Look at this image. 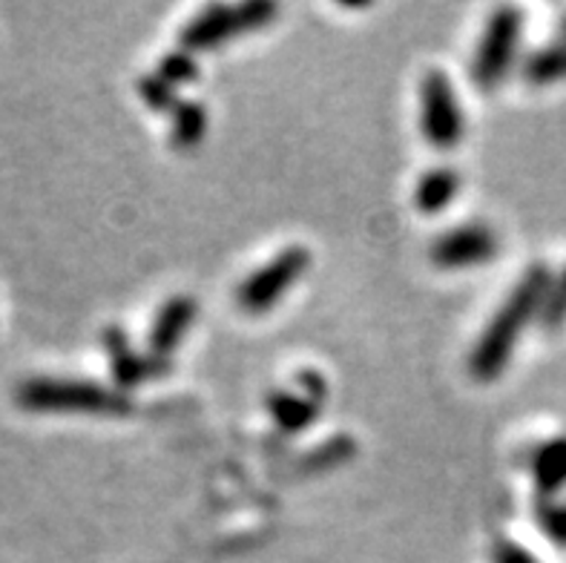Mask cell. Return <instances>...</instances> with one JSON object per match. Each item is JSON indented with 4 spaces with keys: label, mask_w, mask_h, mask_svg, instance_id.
Instances as JSON below:
<instances>
[{
    "label": "cell",
    "mask_w": 566,
    "mask_h": 563,
    "mask_svg": "<svg viewBox=\"0 0 566 563\" xmlns=\"http://www.w3.org/2000/svg\"><path fill=\"white\" fill-rule=\"evenodd\" d=\"M549 279H553L549 268L532 264L530 271L521 277V282L512 288L506 302L497 307V314L483 329V334L478 336V343L469 354V374L478 383H492L506 372V365L515 354L517 336L524 334L526 325L538 316Z\"/></svg>",
    "instance_id": "cell-1"
},
{
    "label": "cell",
    "mask_w": 566,
    "mask_h": 563,
    "mask_svg": "<svg viewBox=\"0 0 566 563\" xmlns=\"http://www.w3.org/2000/svg\"><path fill=\"white\" fill-rule=\"evenodd\" d=\"M18 406L38 414H93V417H124L133 408L118 388L95 379L75 377H32L14 392Z\"/></svg>",
    "instance_id": "cell-2"
},
{
    "label": "cell",
    "mask_w": 566,
    "mask_h": 563,
    "mask_svg": "<svg viewBox=\"0 0 566 563\" xmlns=\"http://www.w3.org/2000/svg\"><path fill=\"white\" fill-rule=\"evenodd\" d=\"M280 14V7L271 0H244V3H210L193 21L181 29L179 43L187 52H210L239 35H251L265 29Z\"/></svg>",
    "instance_id": "cell-3"
},
{
    "label": "cell",
    "mask_w": 566,
    "mask_h": 563,
    "mask_svg": "<svg viewBox=\"0 0 566 563\" xmlns=\"http://www.w3.org/2000/svg\"><path fill=\"white\" fill-rule=\"evenodd\" d=\"M420 129L429 147L454 150L467 136V115L452 79L443 70H429L420 84Z\"/></svg>",
    "instance_id": "cell-4"
},
{
    "label": "cell",
    "mask_w": 566,
    "mask_h": 563,
    "mask_svg": "<svg viewBox=\"0 0 566 563\" xmlns=\"http://www.w3.org/2000/svg\"><path fill=\"white\" fill-rule=\"evenodd\" d=\"M311 268V253L308 248H285L280 250L271 262L244 279L242 285L237 288V305L242 307L244 314H268L273 307L280 305L282 296L294 285H300V279Z\"/></svg>",
    "instance_id": "cell-5"
},
{
    "label": "cell",
    "mask_w": 566,
    "mask_h": 563,
    "mask_svg": "<svg viewBox=\"0 0 566 563\" xmlns=\"http://www.w3.org/2000/svg\"><path fill=\"white\" fill-rule=\"evenodd\" d=\"M521 32H524V14L515 7H503L492 12L486 29H483L481 43L474 50L472 58V81L481 90H495L512 70L515 61L517 43H521Z\"/></svg>",
    "instance_id": "cell-6"
},
{
    "label": "cell",
    "mask_w": 566,
    "mask_h": 563,
    "mask_svg": "<svg viewBox=\"0 0 566 563\" xmlns=\"http://www.w3.org/2000/svg\"><path fill=\"white\" fill-rule=\"evenodd\" d=\"M501 242L497 233L481 221H469L458 228L446 230L438 242L431 244V262L443 271H460V268H478L497 257Z\"/></svg>",
    "instance_id": "cell-7"
},
{
    "label": "cell",
    "mask_w": 566,
    "mask_h": 563,
    "mask_svg": "<svg viewBox=\"0 0 566 563\" xmlns=\"http://www.w3.org/2000/svg\"><path fill=\"white\" fill-rule=\"evenodd\" d=\"M104 351H107L109 372H113L118 392H129V388H136V385L147 383V379H156L170 372L167 359L153 357L150 351L147 354L136 351L129 345L127 334L122 329H115V325L104 331Z\"/></svg>",
    "instance_id": "cell-8"
},
{
    "label": "cell",
    "mask_w": 566,
    "mask_h": 563,
    "mask_svg": "<svg viewBox=\"0 0 566 563\" xmlns=\"http://www.w3.org/2000/svg\"><path fill=\"white\" fill-rule=\"evenodd\" d=\"M196 316H199V305H196L190 293L170 296L165 305L158 307L156 320H153L150 334H147V351L153 357L170 363V354L179 351V345L185 343V336L193 329Z\"/></svg>",
    "instance_id": "cell-9"
},
{
    "label": "cell",
    "mask_w": 566,
    "mask_h": 563,
    "mask_svg": "<svg viewBox=\"0 0 566 563\" xmlns=\"http://www.w3.org/2000/svg\"><path fill=\"white\" fill-rule=\"evenodd\" d=\"M319 408L323 403H316L314 397L302 394L300 388L296 392H273L268 397V411H271V420L285 431V435H300L314 420H319Z\"/></svg>",
    "instance_id": "cell-10"
},
{
    "label": "cell",
    "mask_w": 566,
    "mask_h": 563,
    "mask_svg": "<svg viewBox=\"0 0 566 563\" xmlns=\"http://www.w3.org/2000/svg\"><path fill=\"white\" fill-rule=\"evenodd\" d=\"M460 173L452 167H431L415 187V205L420 213L438 216L460 196Z\"/></svg>",
    "instance_id": "cell-11"
},
{
    "label": "cell",
    "mask_w": 566,
    "mask_h": 563,
    "mask_svg": "<svg viewBox=\"0 0 566 563\" xmlns=\"http://www.w3.org/2000/svg\"><path fill=\"white\" fill-rule=\"evenodd\" d=\"M532 478L541 498L553 500L566 486V437H553L532 457Z\"/></svg>",
    "instance_id": "cell-12"
},
{
    "label": "cell",
    "mask_w": 566,
    "mask_h": 563,
    "mask_svg": "<svg viewBox=\"0 0 566 563\" xmlns=\"http://www.w3.org/2000/svg\"><path fill=\"white\" fill-rule=\"evenodd\" d=\"M208 133V107L199 101H179L170 113V144L176 150H193Z\"/></svg>",
    "instance_id": "cell-13"
},
{
    "label": "cell",
    "mask_w": 566,
    "mask_h": 563,
    "mask_svg": "<svg viewBox=\"0 0 566 563\" xmlns=\"http://www.w3.org/2000/svg\"><path fill=\"white\" fill-rule=\"evenodd\" d=\"M524 79L532 86H549L566 79V41L532 52L524 64Z\"/></svg>",
    "instance_id": "cell-14"
},
{
    "label": "cell",
    "mask_w": 566,
    "mask_h": 563,
    "mask_svg": "<svg viewBox=\"0 0 566 563\" xmlns=\"http://www.w3.org/2000/svg\"><path fill=\"white\" fill-rule=\"evenodd\" d=\"M156 75L161 81H167L172 90H181L185 84L199 79V64H196L193 52H187L179 46V50L167 52V55L158 61Z\"/></svg>",
    "instance_id": "cell-15"
},
{
    "label": "cell",
    "mask_w": 566,
    "mask_h": 563,
    "mask_svg": "<svg viewBox=\"0 0 566 563\" xmlns=\"http://www.w3.org/2000/svg\"><path fill=\"white\" fill-rule=\"evenodd\" d=\"M538 320L544 331H560L566 325V268L558 279H549V288L541 302Z\"/></svg>",
    "instance_id": "cell-16"
},
{
    "label": "cell",
    "mask_w": 566,
    "mask_h": 563,
    "mask_svg": "<svg viewBox=\"0 0 566 563\" xmlns=\"http://www.w3.org/2000/svg\"><path fill=\"white\" fill-rule=\"evenodd\" d=\"M138 95H142L144 104L150 110H156V113H172V107L179 104V93H176L167 81L158 79L156 72H150V75H144V79L138 81Z\"/></svg>",
    "instance_id": "cell-17"
},
{
    "label": "cell",
    "mask_w": 566,
    "mask_h": 563,
    "mask_svg": "<svg viewBox=\"0 0 566 563\" xmlns=\"http://www.w3.org/2000/svg\"><path fill=\"white\" fill-rule=\"evenodd\" d=\"M538 526L546 538L558 546H566V503H555V500L541 498L538 509Z\"/></svg>",
    "instance_id": "cell-18"
},
{
    "label": "cell",
    "mask_w": 566,
    "mask_h": 563,
    "mask_svg": "<svg viewBox=\"0 0 566 563\" xmlns=\"http://www.w3.org/2000/svg\"><path fill=\"white\" fill-rule=\"evenodd\" d=\"M495 563H535V557H532L524 546L506 541L495 550Z\"/></svg>",
    "instance_id": "cell-19"
},
{
    "label": "cell",
    "mask_w": 566,
    "mask_h": 563,
    "mask_svg": "<svg viewBox=\"0 0 566 563\" xmlns=\"http://www.w3.org/2000/svg\"><path fill=\"white\" fill-rule=\"evenodd\" d=\"M564 41H566V18H564Z\"/></svg>",
    "instance_id": "cell-20"
}]
</instances>
